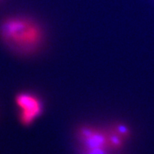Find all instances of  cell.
<instances>
[{"mask_svg":"<svg viewBox=\"0 0 154 154\" xmlns=\"http://www.w3.org/2000/svg\"><path fill=\"white\" fill-rule=\"evenodd\" d=\"M0 38L12 51L28 55L43 45L45 34L35 19L23 15H12L0 23Z\"/></svg>","mask_w":154,"mask_h":154,"instance_id":"cell-1","label":"cell"},{"mask_svg":"<svg viewBox=\"0 0 154 154\" xmlns=\"http://www.w3.org/2000/svg\"><path fill=\"white\" fill-rule=\"evenodd\" d=\"M110 131L120 136L124 140L128 139L131 135V131L129 127L123 123H116L111 127Z\"/></svg>","mask_w":154,"mask_h":154,"instance_id":"cell-5","label":"cell"},{"mask_svg":"<svg viewBox=\"0 0 154 154\" xmlns=\"http://www.w3.org/2000/svg\"><path fill=\"white\" fill-rule=\"evenodd\" d=\"M15 103L19 109V119L24 126H30L43 111L41 99L31 92H21L15 97Z\"/></svg>","mask_w":154,"mask_h":154,"instance_id":"cell-2","label":"cell"},{"mask_svg":"<svg viewBox=\"0 0 154 154\" xmlns=\"http://www.w3.org/2000/svg\"><path fill=\"white\" fill-rule=\"evenodd\" d=\"M108 145L109 149L119 150L123 147L124 144V139L120 136L113 133L111 131H108Z\"/></svg>","mask_w":154,"mask_h":154,"instance_id":"cell-4","label":"cell"},{"mask_svg":"<svg viewBox=\"0 0 154 154\" xmlns=\"http://www.w3.org/2000/svg\"><path fill=\"white\" fill-rule=\"evenodd\" d=\"M107 136L108 131L91 126H81L76 132V137L81 145V150L109 149Z\"/></svg>","mask_w":154,"mask_h":154,"instance_id":"cell-3","label":"cell"},{"mask_svg":"<svg viewBox=\"0 0 154 154\" xmlns=\"http://www.w3.org/2000/svg\"><path fill=\"white\" fill-rule=\"evenodd\" d=\"M108 149H82L81 153L82 154H108L109 153Z\"/></svg>","mask_w":154,"mask_h":154,"instance_id":"cell-6","label":"cell"}]
</instances>
